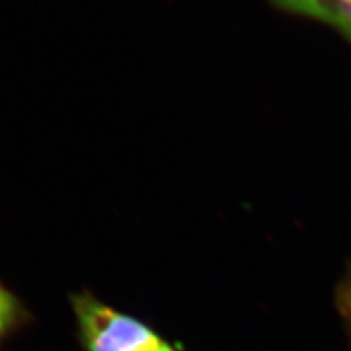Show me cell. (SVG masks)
<instances>
[{
  "instance_id": "1",
  "label": "cell",
  "mask_w": 351,
  "mask_h": 351,
  "mask_svg": "<svg viewBox=\"0 0 351 351\" xmlns=\"http://www.w3.org/2000/svg\"><path fill=\"white\" fill-rule=\"evenodd\" d=\"M88 351H174L148 326L81 295L75 300Z\"/></svg>"
},
{
  "instance_id": "2",
  "label": "cell",
  "mask_w": 351,
  "mask_h": 351,
  "mask_svg": "<svg viewBox=\"0 0 351 351\" xmlns=\"http://www.w3.org/2000/svg\"><path fill=\"white\" fill-rule=\"evenodd\" d=\"M16 315V304L12 295L0 287V334H3L12 324Z\"/></svg>"
},
{
  "instance_id": "3",
  "label": "cell",
  "mask_w": 351,
  "mask_h": 351,
  "mask_svg": "<svg viewBox=\"0 0 351 351\" xmlns=\"http://www.w3.org/2000/svg\"><path fill=\"white\" fill-rule=\"evenodd\" d=\"M341 2H344V3H347L350 8H351V0H341Z\"/></svg>"
}]
</instances>
